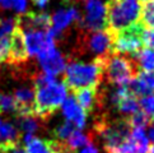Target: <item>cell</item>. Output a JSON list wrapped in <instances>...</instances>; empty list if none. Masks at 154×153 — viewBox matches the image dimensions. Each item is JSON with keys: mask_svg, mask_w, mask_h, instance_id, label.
I'll return each instance as SVG.
<instances>
[{"mask_svg": "<svg viewBox=\"0 0 154 153\" xmlns=\"http://www.w3.org/2000/svg\"><path fill=\"white\" fill-rule=\"evenodd\" d=\"M3 9H14L19 13H23L27 8V0H3L0 2Z\"/></svg>", "mask_w": 154, "mask_h": 153, "instance_id": "484cf974", "label": "cell"}, {"mask_svg": "<svg viewBox=\"0 0 154 153\" xmlns=\"http://www.w3.org/2000/svg\"><path fill=\"white\" fill-rule=\"evenodd\" d=\"M79 153H98V151H97V148L94 145L89 143L88 145H85L84 148H82V151Z\"/></svg>", "mask_w": 154, "mask_h": 153, "instance_id": "f546056e", "label": "cell"}, {"mask_svg": "<svg viewBox=\"0 0 154 153\" xmlns=\"http://www.w3.org/2000/svg\"><path fill=\"white\" fill-rule=\"evenodd\" d=\"M4 112H15V105L13 96L0 92V114Z\"/></svg>", "mask_w": 154, "mask_h": 153, "instance_id": "d4e9b609", "label": "cell"}, {"mask_svg": "<svg viewBox=\"0 0 154 153\" xmlns=\"http://www.w3.org/2000/svg\"><path fill=\"white\" fill-rule=\"evenodd\" d=\"M15 114L19 117H32L35 116V91L32 88H19L13 95Z\"/></svg>", "mask_w": 154, "mask_h": 153, "instance_id": "8fae6325", "label": "cell"}, {"mask_svg": "<svg viewBox=\"0 0 154 153\" xmlns=\"http://www.w3.org/2000/svg\"><path fill=\"white\" fill-rule=\"evenodd\" d=\"M9 36L0 32V64L8 60L9 52Z\"/></svg>", "mask_w": 154, "mask_h": 153, "instance_id": "4316f807", "label": "cell"}, {"mask_svg": "<svg viewBox=\"0 0 154 153\" xmlns=\"http://www.w3.org/2000/svg\"><path fill=\"white\" fill-rule=\"evenodd\" d=\"M146 138L149 142L154 144V121H150L149 125H148V134H146Z\"/></svg>", "mask_w": 154, "mask_h": 153, "instance_id": "f1b7e54d", "label": "cell"}, {"mask_svg": "<svg viewBox=\"0 0 154 153\" xmlns=\"http://www.w3.org/2000/svg\"><path fill=\"white\" fill-rule=\"evenodd\" d=\"M107 56H97L92 63L73 61L65 68L64 84L74 92L83 88H98L103 78V68Z\"/></svg>", "mask_w": 154, "mask_h": 153, "instance_id": "7a4b0ae2", "label": "cell"}, {"mask_svg": "<svg viewBox=\"0 0 154 153\" xmlns=\"http://www.w3.org/2000/svg\"><path fill=\"white\" fill-rule=\"evenodd\" d=\"M75 93V101L76 103L80 106V108L83 110L85 114H89L96 103V98H97V88H83L74 92Z\"/></svg>", "mask_w": 154, "mask_h": 153, "instance_id": "e0dca14e", "label": "cell"}, {"mask_svg": "<svg viewBox=\"0 0 154 153\" xmlns=\"http://www.w3.org/2000/svg\"><path fill=\"white\" fill-rule=\"evenodd\" d=\"M37 58H38V61H40L43 74L46 75L56 76L60 73H63L65 68H66V61H65V59L61 54L56 50V46L47 48L46 51L41 52Z\"/></svg>", "mask_w": 154, "mask_h": 153, "instance_id": "52a82bcc", "label": "cell"}, {"mask_svg": "<svg viewBox=\"0 0 154 153\" xmlns=\"http://www.w3.org/2000/svg\"><path fill=\"white\" fill-rule=\"evenodd\" d=\"M18 126L22 132H24L26 134H32L38 129V124L35 121L33 117H19L18 119Z\"/></svg>", "mask_w": 154, "mask_h": 153, "instance_id": "cb8c5ba5", "label": "cell"}, {"mask_svg": "<svg viewBox=\"0 0 154 153\" xmlns=\"http://www.w3.org/2000/svg\"><path fill=\"white\" fill-rule=\"evenodd\" d=\"M8 153H26V149L24 148H20V147H17V148H14L13 151H10Z\"/></svg>", "mask_w": 154, "mask_h": 153, "instance_id": "1f68e13d", "label": "cell"}, {"mask_svg": "<svg viewBox=\"0 0 154 153\" xmlns=\"http://www.w3.org/2000/svg\"><path fill=\"white\" fill-rule=\"evenodd\" d=\"M148 153H154V144L149 145V148H148Z\"/></svg>", "mask_w": 154, "mask_h": 153, "instance_id": "d6a6232c", "label": "cell"}, {"mask_svg": "<svg viewBox=\"0 0 154 153\" xmlns=\"http://www.w3.org/2000/svg\"><path fill=\"white\" fill-rule=\"evenodd\" d=\"M139 106L141 111L150 119V121H154V96L141 97V100L139 101Z\"/></svg>", "mask_w": 154, "mask_h": 153, "instance_id": "603a6c76", "label": "cell"}, {"mask_svg": "<svg viewBox=\"0 0 154 153\" xmlns=\"http://www.w3.org/2000/svg\"><path fill=\"white\" fill-rule=\"evenodd\" d=\"M32 2H33L37 7H40V8H43L45 7V5L48 3V0H32Z\"/></svg>", "mask_w": 154, "mask_h": 153, "instance_id": "4dcf8cb0", "label": "cell"}, {"mask_svg": "<svg viewBox=\"0 0 154 153\" xmlns=\"http://www.w3.org/2000/svg\"><path fill=\"white\" fill-rule=\"evenodd\" d=\"M134 58L141 72H154V48H143Z\"/></svg>", "mask_w": 154, "mask_h": 153, "instance_id": "ac0fdd59", "label": "cell"}, {"mask_svg": "<svg viewBox=\"0 0 154 153\" xmlns=\"http://www.w3.org/2000/svg\"><path fill=\"white\" fill-rule=\"evenodd\" d=\"M141 42L143 47L145 48H154V30L144 28L141 32Z\"/></svg>", "mask_w": 154, "mask_h": 153, "instance_id": "83f0119b", "label": "cell"}, {"mask_svg": "<svg viewBox=\"0 0 154 153\" xmlns=\"http://www.w3.org/2000/svg\"><path fill=\"white\" fill-rule=\"evenodd\" d=\"M28 56L29 55L26 47L24 33L18 26H15L9 36V52H8L7 61L19 64V63L26 61L28 59Z\"/></svg>", "mask_w": 154, "mask_h": 153, "instance_id": "30bf717a", "label": "cell"}, {"mask_svg": "<svg viewBox=\"0 0 154 153\" xmlns=\"http://www.w3.org/2000/svg\"><path fill=\"white\" fill-rule=\"evenodd\" d=\"M23 142L26 145V153H55L54 140H43L32 134H26Z\"/></svg>", "mask_w": 154, "mask_h": 153, "instance_id": "2e32d148", "label": "cell"}, {"mask_svg": "<svg viewBox=\"0 0 154 153\" xmlns=\"http://www.w3.org/2000/svg\"><path fill=\"white\" fill-rule=\"evenodd\" d=\"M144 30L141 23L125 28L122 31L113 33L112 36V50L111 55H121V54H131L135 56L140 50H143L141 32Z\"/></svg>", "mask_w": 154, "mask_h": 153, "instance_id": "5b68a950", "label": "cell"}, {"mask_svg": "<svg viewBox=\"0 0 154 153\" xmlns=\"http://www.w3.org/2000/svg\"><path fill=\"white\" fill-rule=\"evenodd\" d=\"M126 119H128L129 125L131 126V129H134V128L144 129V128L148 126V125H149V123H150V119L141 110L137 111V112L134 114V115H131V116H129V117H126Z\"/></svg>", "mask_w": 154, "mask_h": 153, "instance_id": "7402d4cb", "label": "cell"}, {"mask_svg": "<svg viewBox=\"0 0 154 153\" xmlns=\"http://www.w3.org/2000/svg\"><path fill=\"white\" fill-rule=\"evenodd\" d=\"M0 2H3V0H0Z\"/></svg>", "mask_w": 154, "mask_h": 153, "instance_id": "836d02e7", "label": "cell"}, {"mask_svg": "<svg viewBox=\"0 0 154 153\" xmlns=\"http://www.w3.org/2000/svg\"><path fill=\"white\" fill-rule=\"evenodd\" d=\"M91 142H89V138L85 135V134H83L80 132V130H75V132L70 135V138L65 142V144H64V147L66 148L69 152H71V153H75L78 149H80V148H84L85 145H88Z\"/></svg>", "mask_w": 154, "mask_h": 153, "instance_id": "d6986e66", "label": "cell"}, {"mask_svg": "<svg viewBox=\"0 0 154 153\" xmlns=\"http://www.w3.org/2000/svg\"><path fill=\"white\" fill-rule=\"evenodd\" d=\"M85 14L82 19L83 28L89 32L107 30L106 5L101 0H84Z\"/></svg>", "mask_w": 154, "mask_h": 153, "instance_id": "8992f818", "label": "cell"}, {"mask_svg": "<svg viewBox=\"0 0 154 153\" xmlns=\"http://www.w3.org/2000/svg\"><path fill=\"white\" fill-rule=\"evenodd\" d=\"M61 108H63L64 116L66 117V121L73 124L75 129L80 130L85 126L87 114L80 108V106L76 103L75 98L73 96L66 97V100H65L64 103L61 105Z\"/></svg>", "mask_w": 154, "mask_h": 153, "instance_id": "4fadbf2b", "label": "cell"}, {"mask_svg": "<svg viewBox=\"0 0 154 153\" xmlns=\"http://www.w3.org/2000/svg\"><path fill=\"white\" fill-rule=\"evenodd\" d=\"M35 116L47 119L61 107L68 97V88L64 82H57L55 76L38 75L35 80Z\"/></svg>", "mask_w": 154, "mask_h": 153, "instance_id": "6da1fadb", "label": "cell"}, {"mask_svg": "<svg viewBox=\"0 0 154 153\" xmlns=\"http://www.w3.org/2000/svg\"><path fill=\"white\" fill-rule=\"evenodd\" d=\"M76 19H79V13L74 7H70L68 9H59L51 17V31L57 36L63 30Z\"/></svg>", "mask_w": 154, "mask_h": 153, "instance_id": "9a60e30c", "label": "cell"}, {"mask_svg": "<svg viewBox=\"0 0 154 153\" xmlns=\"http://www.w3.org/2000/svg\"><path fill=\"white\" fill-rule=\"evenodd\" d=\"M75 130H78V129H75L74 125L68 123V121L59 125V126L54 130V136H55L54 140H56L61 144H65V142L70 138V135L73 134Z\"/></svg>", "mask_w": 154, "mask_h": 153, "instance_id": "44dd1931", "label": "cell"}, {"mask_svg": "<svg viewBox=\"0 0 154 153\" xmlns=\"http://www.w3.org/2000/svg\"><path fill=\"white\" fill-rule=\"evenodd\" d=\"M136 74L135 65L130 59L120 55H108L104 61L103 75L116 87L128 86Z\"/></svg>", "mask_w": 154, "mask_h": 153, "instance_id": "277c9868", "label": "cell"}, {"mask_svg": "<svg viewBox=\"0 0 154 153\" xmlns=\"http://www.w3.org/2000/svg\"><path fill=\"white\" fill-rule=\"evenodd\" d=\"M88 50L97 56H108L112 50V36L107 30L89 32L85 37Z\"/></svg>", "mask_w": 154, "mask_h": 153, "instance_id": "9c48e42d", "label": "cell"}, {"mask_svg": "<svg viewBox=\"0 0 154 153\" xmlns=\"http://www.w3.org/2000/svg\"><path fill=\"white\" fill-rule=\"evenodd\" d=\"M128 88L136 97L154 96V72H136Z\"/></svg>", "mask_w": 154, "mask_h": 153, "instance_id": "7c38bea8", "label": "cell"}, {"mask_svg": "<svg viewBox=\"0 0 154 153\" xmlns=\"http://www.w3.org/2000/svg\"><path fill=\"white\" fill-rule=\"evenodd\" d=\"M112 103L120 112L126 114L129 116L140 111L139 101H137L136 96H134L129 91L128 86L116 87V89L112 93Z\"/></svg>", "mask_w": 154, "mask_h": 153, "instance_id": "ba28073f", "label": "cell"}, {"mask_svg": "<svg viewBox=\"0 0 154 153\" xmlns=\"http://www.w3.org/2000/svg\"><path fill=\"white\" fill-rule=\"evenodd\" d=\"M140 17L144 28L148 30H154V0H150L145 4H143L141 12H140Z\"/></svg>", "mask_w": 154, "mask_h": 153, "instance_id": "ffe728a7", "label": "cell"}, {"mask_svg": "<svg viewBox=\"0 0 154 153\" xmlns=\"http://www.w3.org/2000/svg\"><path fill=\"white\" fill-rule=\"evenodd\" d=\"M20 140L18 129L13 124L0 120V153H8L17 148Z\"/></svg>", "mask_w": 154, "mask_h": 153, "instance_id": "5bb4252c", "label": "cell"}, {"mask_svg": "<svg viewBox=\"0 0 154 153\" xmlns=\"http://www.w3.org/2000/svg\"><path fill=\"white\" fill-rule=\"evenodd\" d=\"M107 31L111 35L139 23L141 5L139 0H107Z\"/></svg>", "mask_w": 154, "mask_h": 153, "instance_id": "3957f363", "label": "cell"}]
</instances>
